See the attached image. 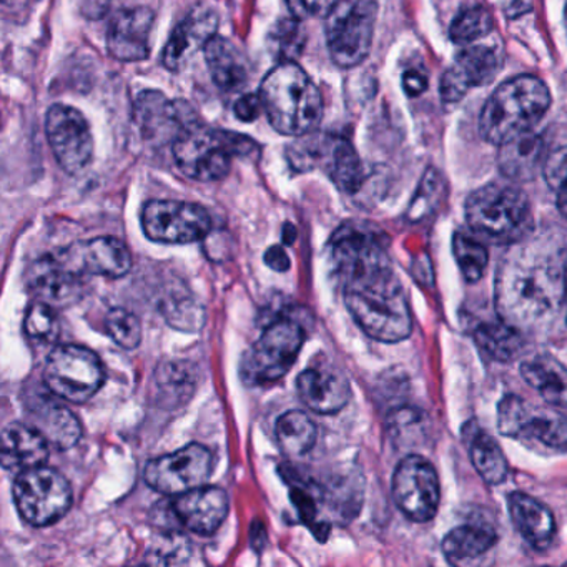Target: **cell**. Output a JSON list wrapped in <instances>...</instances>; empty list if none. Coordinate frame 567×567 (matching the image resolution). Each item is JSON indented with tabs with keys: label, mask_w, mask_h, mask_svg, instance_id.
Returning a JSON list of instances; mask_svg holds the SVG:
<instances>
[{
	"label": "cell",
	"mask_w": 567,
	"mask_h": 567,
	"mask_svg": "<svg viewBox=\"0 0 567 567\" xmlns=\"http://www.w3.org/2000/svg\"><path fill=\"white\" fill-rule=\"evenodd\" d=\"M524 241L497 268L496 310L524 337L553 338L567 327V254Z\"/></svg>",
	"instance_id": "obj_1"
},
{
	"label": "cell",
	"mask_w": 567,
	"mask_h": 567,
	"mask_svg": "<svg viewBox=\"0 0 567 567\" xmlns=\"http://www.w3.org/2000/svg\"><path fill=\"white\" fill-rule=\"evenodd\" d=\"M340 284L348 311L368 337L383 343H398L410 337L413 315L391 261L351 275Z\"/></svg>",
	"instance_id": "obj_2"
},
{
	"label": "cell",
	"mask_w": 567,
	"mask_h": 567,
	"mask_svg": "<svg viewBox=\"0 0 567 567\" xmlns=\"http://www.w3.org/2000/svg\"><path fill=\"white\" fill-rule=\"evenodd\" d=\"M261 104L271 127L288 137H303L323 121V97L310 75L293 61L280 62L261 82Z\"/></svg>",
	"instance_id": "obj_3"
},
{
	"label": "cell",
	"mask_w": 567,
	"mask_h": 567,
	"mask_svg": "<svg viewBox=\"0 0 567 567\" xmlns=\"http://www.w3.org/2000/svg\"><path fill=\"white\" fill-rule=\"evenodd\" d=\"M550 92L540 79L519 75L494 91L484 104L480 117V132L493 145L533 131L534 125L547 114Z\"/></svg>",
	"instance_id": "obj_4"
},
{
	"label": "cell",
	"mask_w": 567,
	"mask_h": 567,
	"mask_svg": "<svg viewBox=\"0 0 567 567\" xmlns=\"http://www.w3.org/2000/svg\"><path fill=\"white\" fill-rule=\"evenodd\" d=\"M466 220L474 234L499 245L520 244L534 228L529 200L513 185L489 184L473 192Z\"/></svg>",
	"instance_id": "obj_5"
},
{
	"label": "cell",
	"mask_w": 567,
	"mask_h": 567,
	"mask_svg": "<svg viewBox=\"0 0 567 567\" xmlns=\"http://www.w3.org/2000/svg\"><path fill=\"white\" fill-rule=\"evenodd\" d=\"M260 152L257 142L237 132L215 131L204 124L182 132L174 141V158L185 177L217 182L227 177L235 157Z\"/></svg>",
	"instance_id": "obj_6"
},
{
	"label": "cell",
	"mask_w": 567,
	"mask_h": 567,
	"mask_svg": "<svg viewBox=\"0 0 567 567\" xmlns=\"http://www.w3.org/2000/svg\"><path fill=\"white\" fill-rule=\"evenodd\" d=\"M378 0H338L324 18L331 61L341 69L363 64L373 45Z\"/></svg>",
	"instance_id": "obj_7"
},
{
	"label": "cell",
	"mask_w": 567,
	"mask_h": 567,
	"mask_svg": "<svg viewBox=\"0 0 567 567\" xmlns=\"http://www.w3.org/2000/svg\"><path fill=\"white\" fill-rule=\"evenodd\" d=\"M313 134L298 137L300 141L288 147L291 168L308 172L321 165L341 192L357 194L364 182V168L351 142L343 137H318Z\"/></svg>",
	"instance_id": "obj_8"
},
{
	"label": "cell",
	"mask_w": 567,
	"mask_h": 567,
	"mask_svg": "<svg viewBox=\"0 0 567 567\" xmlns=\"http://www.w3.org/2000/svg\"><path fill=\"white\" fill-rule=\"evenodd\" d=\"M12 494L22 519L35 527L58 523L72 506L71 484L45 464L18 473Z\"/></svg>",
	"instance_id": "obj_9"
},
{
	"label": "cell",
	"mask_w": 567,
	"mask_h": 567,
	"mask_svg": "<svg viewBox=\"0 0 567 567\" xmlns=\"http://www.w3.org/2000/svg\"><path fill=\"white\" fill-rule=\"evenodd\" d=\"M303 340V330L293 320L271 323L241 361L245 383L264 386L284 378L297 361Z\"/></svg>",
	"instance_id": "obj_10"
},
{
	"label": "cell",
	"mask_w": 567,
	"mask_h": 567,
	"mask_svg": "<svg viewBox=\"0 0 567 567\" xmlns=\"http://www.w3.org/2000/svg\"><path fill=\"white\" fill-rule=\"evenodd\" d=\"M104 368L94 351L79 344H61L49 354L44 381L55 396L81 404L104 384Z\"/></svg>",
	"instance_id": "obj_11"
},
{
	"label": "cell",
	"mask_w": 567,
	"mask_h": 567,
	"mask_svg": "<svg viewBox=\"0 0 567 567\" xmlns=\"http://www.w3.org/2000/svg\"><path fill=\"white\" fill-rule=\"evenodd\" d=\"M501 434L534 440L547 447L567 450V416L556 406H537L517 394H507L497 406Z\"/></svg>",
	"instance_id": "obj_12"
},
{
	"label": "cell",
	"mask_w": 567,
	"mask_h": 567,
	"mask_svg": "<svg viewBox=\"0 0 567 567\" xmlns=\"http://www.w3.org/2000/svg\"><path fill=\"white\" fill-rule=\"evenodd\" d=\"M142 228L157 244H195L210 235L212 217L202 205L190 202L152 200L142 210Z\"/></svg>",
	"instance_id": "obj_13"
},
{
	"label": "cell",
	"mask_w": 567,
	"mask_h": 567,
	"mask_svg": "<svg viewBox=\"0 0 567 567\" xmlns=\"http://www.w3.org/2000/svg\"><path fill=\"white\" fill-rule=\"evenodd\" d=\"M330 261L338 280L377 265L388 264V238L380 228L368 221H347L333 235L330 244Z\"/></svg>",
	"instance_id": "obj_14"
},
{
	"label": "cell",
	"mask_w": 567,
	"mask_h": 567,
	"mask_svg": "<svg viewBox=\"0 0 567 567\" xmlns=\"http://www.w3.org/2000/svg\"><path fill=\"white\" fill-rule=\"evenodd\" d=\"M391 493L394 503L408 519L427 523L436 516L440 507V477L426 457L410 454L394 471Z\"/></svg>",
	"instance_id": "obj_15"
},
{
	"label": "cell",
	"mask_w": 567,
	"mask_h": 567,
	"mask_svg": "<svg viewBox=\"0 0 567 567\" xmlns=\"http://www.w3.org/2000/svg\"><path fill=\"white\" fill-rule=\"evenodd\" d=\"M45 134L62 171L79 175L94 158V137L82 112L71 105L55 104L45 117Z\"/></svg>",
	"instance_id": "obj_16"
},
{
	"label": "cell",
	"mask_w": 567,
	"mask_h": 567,
	"mask_svg": "<svg viewBox=\"0 0 567 567\" xmlns=\"http://www.w3.org/2000/svg\"><path fill=\"white\" fill-rule=\"evenodd\" d=\"M214 456L202 444L192 443L175 453L155 457L145 467V481L165 496H181L204 486L210 477Z\"/></svg>",
	"instance_id": "obj_17"
},
{
	"label": "cell",
	"mask_w": 567,
	"mask_h": 567,
	"mask_svg": "<svg viewBox=\"0 0 567 567\" xmlns=\"http://www.w3.org/2000/svg\"><path fill=\"white\" fill-rule=\"evenodd\" d=\"M59 254L72 270L84 278H121L132 268V255L127 245L114 237L75 241Z\"/></svg>",
	"instance_id": "obj_18"
},
{
	"label": "cell",
	"mask_w": 567,
	"mask_h": 567,
	"mask_svg": "<svg viewBox=\"0 0 567 567\" xmlns=\"http://www.w3.org/2000/svg\"><path fill=\"white\" fill-rule=\"evenodd\" d=\"M135 122L145 137L172 141L200 124L197 112L184 101H168L161 92H142L135 102Z\"/></svg>",
	"instance_id": "obj_19"
},
{
	"label": "cell",
	"mask_w": 567,
	"mask_h": 567,
	"mask_svg": "<svg viewBox=\"0 0 567 567\" xmlns=\"http://www.w3.org/2000/svg\"><path fill=\"white\" fill-rule=\"evenodd\" d=\"M301 401L318 414H333L343 410L351 398L347 374L327 360H317L297 378Z\"/></svg>",
	"instance_id": "obj_20"
},
{
	"label": "cell",
	"mask_w": 567,
	"mask_h": 567,
	"mask_svg": "<svg viewBox=\"0 0 567 567\" xmlns=\"http://www.w3.org/2000/svg\"><path fill=\"white\" fill-rule=\"evenodd\" d=\"M499 72L496 52L484 45H471L454 59L441 79L440 94L444 104H456L471 87L491 84Z\"/></svg>",
	"instance_id": "obj_21"
},
{
	"label": "cell",
	"mask_w": 567,
	"mask_h": 567,
	"mask_svg": "<svg viewBox=\"0 0 567 567\" xmlns=\"http://www.w3.org/2000/svg\"><path fill=\"white\" fill-rule=\"evenodd\" d=\"M155 14L148 8L122 9L112 18L107 49L121 62H141L151 55Z\"/></svg>",
	"instance_id": "obj_22"
},
{
	"label": "cell",
	"mask_w": 567,
	"mask_h": 567,
	"mask_svg": "<svg viewBox=\"0 0 567 567\" xmlns=\"http://www.w3.org/2000/svg\"><path fill=\"white\" fill-rule=\"evenodd\" d=\"M85 278L72 270L61 254L41 258L29 271V287L45 303L62 307L82 295Z\"/></svg>",
	"instance_id": "obj_23"
},
{
	"label": "cell",
	"mask_w": 567,
	"mask_h": 567,
	"mask_svg": "<svg viewBox=\"0 0 567 567\" xmlns=\"http://www.w3.org/2000/svg\"><path fill=\"white\" fill-rule=\"evenodd\" d=\"M174 509L185 527L208 536L227 519L228 496L220 487L200 486L177 496Z\"/></svg>",
	"instance_id": "obj_24"
},
{
	"label": "cell",
	"mask_w": 567,
	"mask_h": 567,
	"mask_svg": "<svg viewBox=\"0 0 567 567\" xmlns=\"http://www.w3.org/2000/svg\"><path fill=\"white\" fill-rule=\"evenodd\" d=\"M217 16L214 12L197 8L187 16L172 32L162 55V64L172 72H178L192 55L204 49L208 39L215 35Z\"/></svg>",
	"instance_id": "obj_25"
},
{
	"label": "cell",
	"mask_w": 567,
	"mask_h": 567,
	"mask_svg": "<svg viewBox=\"0 0 567 567\" xmlns=\"http://www.w3.org/2000/svg\"><path fill=\"white\" fill-rule=\"evenodd\" d=\"M507 511L520 536L537 550L547 549L556 536V519L553 511L536 497L526 493H511Z\"/></svg>",
	"instance_id": "obj_26"
},
{
	"label": "cell",
	"mask_w": 567,
	"mask_h": 567,
	"mask_svg": "<svg viewBox=\"0 0 567 567\" xmlns=\"http://www.w3.org/2000/svg\"><path fill=\"white\" fill-rule=\"evenodd\" d=\"M49 447L51 444L32 424L12 423L2 433L0 461L6 470L21 473L45 464Z\"/></svg>",
	"instance_id": "obj_27"
},
{
	"label": "cell",
	"mask_w": 567,
	"mask_h": 567,
	"mask_svg": "<svg viewBox=\"0 0 567 567\" xmlns=\"http://www.w3.org/2000/svg\"><path fill=\"white\" fill-rule=\"evenodd\" d=\"M499 147L497 165H499L501 174L511 181H533L546 161L543 138L534 134L533 131L524 132V134L504 142Z\"/></svg>",
	"instance_id": "obj_28"
},
{
	"label": "cell",
	"mask_w": 567,
	"mask_h": 567,
	"mask_svg": "<svg viewBox=\"0 0 567 567\" xmlns=\"http://www.w3.org/2000/svg\"><path fill=\"white\" fill-rule=\"evenodd\" d=\"M520 377L550 406L567 410V368L550 354H530L520 363Z\"/></svg>",
	"instance_id": "obj_29"
},
{
	"label": "cell",
	"mask_w": 567,
	"mask_h": 567,
	"mask_svg": "<svg viewBox=\"0 0 567 567\" xmlns=\"http://www.w3.org/2000/svg\"><path fill=\"white\" fill-rule=\"evenodd\" d=\"M205 61L215 85L225 92H237L248 82V68L241 52L221 35H212L204 48Z\"/></svg>",
	"instance_id": "obj_30"
},
{
	"label": "cell",
	"mask_w": 567,
	"mask_h": 567,
	"mask_svg": "<svg viewBox=\"0 0 567 567\" xmlns=\"http://www.w3.org/2000/svg\"><path fill=\"white\" fill-rule=\"evenodd\" d=\"M29 424L48 440L51 447L61 451L71 450L82 437L81 421L71 410L59 404L35 408Z\"/></svg>",
	"instance_id": "obj_31"
},
{
	"label": "cell",
	"mask_w": 567,
	"mask_h": 567,
	"mask_svg": "<svg viewBox=\"0 0 567 567\" xmlns=\"http://www.w3.org/2000/svg\"><path fill=\"white\" fill-rule=\"evenodd\" d=\"M471 433H466L467 451L474 470L487 484H501L509 474V464L499 444L491 434L484 433L476 424H470Z\"/></svg>",
	"instance_id": "obj_32"
},
{
	"label": "cell",
	"mask_w": 567,
	"mask_h": 567,
	"mask_svg": "<svg viewBox=\"0 0 567 567\" xmlns=\"http://www.w3.org/2000/svg\"><path fill=\"white\" fill-rule=\"evenodd\" d=\"M524 334L516 328L511 327L506 321H489L481 323L474 330V340L483 353H486L491 360L501 361V363H511L519 358L526 348Z\"/></svg>",
	"instance_id": "obj_33"
},
{
	"label": "cell",
	"mask_w": 567,
	"mask_h": 567,
	"mask_svg": "<svg viewBox=\"0 0 567 567\" xmlns=\"http://www.w3.org/2000/svg\"><path fill=\"white\" fill-rule=\"evenodd\" d=\"M496 543L497 534L493 527L466 524L446 534L443 539V553L451 563H461L483 556Z\"/></svg>",
	"instance_id": "obj_34"
},
{
	"label": "cell",
	"mask_w": 567,
	"mask_h": 567,
	"mask_svg": "<svg viewBox=\"0 0 567 567\" xmlns=\"http://www.w3.org/2000/svg\"><path fill=\"white\" fill-rule=\"evenodd\" d=\"M277 440L290 457L303 456L317 443V426L303 411H287L277 421Z\"/></svg>",
	"instance_id": "obj_35"
},
{
	"label": "cell",
	"mask_w": 567,
	"mask_h": 567,
	"mask_svg": "<svg viewBox=\"0 0 567 567\" xmlns=\"http://www.w3.org/2000/svg\"><path fill=\"white\" fill-rule=\"evenodd\" d=\"M453 255L464 280L476 284L487 268V248L474 235L460 230L453 237Z\"/></svg>",
	"instance_id": "obj_36"
},
{
	"label": "cell",
	"mask_w": 567,
	"mask_h": 567,
	"mask_svg": "<svg viewBox=\"0 0 567 567\" xmlns=\"http://www.w3.org/2000/svg\"><path fill=\"white\" fill-rule=\"evenodd\" d=\"M494 21L484 8H470L461 12L450 28V39L457 45L480 41L493 31Z\"/></svg>",
	"instance_id": "obj_37"
},
{
	"label": "cell",
	"mask_w": 567,
	"mask_h": 567,
	"mask_svg": "<svg viewBox=\"0 0 567 567\" xmlns=\"http://www.w3.org/2000/svg\"><path fill=\"white\" fill-rule=\"evenodd\" d=\"M190 368L187 364L171 363L158 370L155 384L158 388V394L165 403L172 404L177 401H185L194 391V378H192Z\"/></svg>",
	"instance_id": "obj_38"
},
{
	"label": "cell",
	"mask_w": 567,
	"mask_h": 567,
	"mask_svg": "<svg viewBox=\"0 0 567 567\" xmlns=\"http://www.w3.org/2000/svg\"><path fill=\"white\" fill-rule=\"evenodd\" d=\"M268 44L275 58L281 59V62L293 61L305 45V32L300 21L291 18L277 22L271 29Z\"/></svg>",
	"instance_id": "obj_39"
},
{
	"label": "cell",
	"mask_w": 567,
	"mask_h": 567,
	"mask_svg": "<svg viewBox=\"0 0 567 567\" xmlns=\"http://www.w3.org/2000/svg\"><path fill=\"white\" fill-rule=\"evenodd\" d=\"M24 328L25 333L32 340L44 341V343L58 340L59 333H61V323H59L54 305L41 300L31 305L25 315Z\"/></svg>",
	"instance_id": "obj_40"
},
{
	"label": "cell",
	"mask_w": 567,
	"mask_h": 567,
	"mask_svg": "<svg viewBox=\"0 0 567 567\" xmlns=\"http://www.w3.org/2000/svg\"><path fill=\"white\" fill-rule=\"evenodd\" d=\"M105 323H107V333L118 347L125 348V350H135L141 344V320L132 311L125 310V308H112Z\"/></svg>",
	"instance_id": "obj_41"
},
{
	"label": "cell",
	"mask_w": 567,
	"mask_h": 567,
	"mask_svg": "<svg viewBox=\"0 0 567 567\" xmlns=\"http://www.w3.org/2000/svg\"><path fill=\"white\" fill-rule=\"evenodd\" d=\"M443 178L436 171H427L421 182L420 190L411 204L410 218L413 221L423 220L424 217L431 214L440 202L441 194H443Z\"/></svg>",
	"instance_id": "obj_42"
},
{
	"label": "cell",
	"mask_w": 567,
	"mask_h": 567,
	"mask_svg": "<svg viewBox=\"0 0 567 567\" xmlns=\"http://www.w3.org/2000/svg\"><path fill=\"white\" fill-rule=\"evenodd\" d=\"M543 175L546 184L553 190L559 192L567 185V147L557 148L547 155L543 165Z\"/></svg>",
	"instance_id": "obj_43"
},
{
	"label": "cell",
	"mask_w": 567,
	"mask_h": 567,
	"mask_svg": "<svg viewBox=\"0 0 567 567\" xmlns=\"http://www.w3.org/2000/svg\"><path fill=\"white\" fill-rule=\"evenodd\" d=\"M338 0H287L291 16L298 21L307 19L327 18Z\"/></svg>",
	"instance_id": "obj_44"
},
{
	"label": "cell",
	"mask_w": 567,
	"mask_h": 567,
	"mask_svg": "<svg viewBox=\"0 0 567 567\" xmlns=\"http://www.w3.org/2000/svg\"><path fill=\"white\" fill-rule=\"evenodd\" d=\"M261 111H264V104H261L260 94L244 95L234 105L235 117L240 118L241 122H247V124L257 121Z\"/></svg>",
	"instance_id": "obj_45"
},
{
	"label": "cell",
	"mask_w": 567,
	"mask_h": 567,
	"mask_svg": "<svg viewBox=\"0 0 567 567\" xmlns=\"http://www.w3.org/2000/svg\"><path fill=\"white\" fill-rule=\"evenodd\" d=\"M403 89L410 97H417L427 89V78L417 69H410L403 74Z\"/></svg>",
	"instance_id": "obj_46"
},
{
	"label": "cell",
	"mask_w": 567,
	"mask_h": 567,
	"mask_svg": "<svg viewBox=\"0 0 567 567\" xmlns=\"http://www.w3.org/2000/svg\"><path fill=\"white\" fill-rule=\"evenodd\" d=\"M264 260L271 270L280 271V274L290 270V257L281 245H274V247L268 248L265 251Z\"/></svg>",
	"instance_id": "obj_47"
},
{
	"label": "cell",
	"mask_w": 567,
	"mask_h": 567,
	"mask_svg": "<svg viewBox=\"0 0 567 567\" xmlns=\"http://www.w3.org/2000/svg\"><path fill=\"white\" fill-rule=\"evenodd\" d=\"M530 6H533L530 4V0H514L511 8L507 9V18L516 19L519 18V16L526 14Z\"/></svg>",
	"instance_id": "obj_48"
},
{
	"label": "cell",
	"mask_w": 567,
	"mask_h": 567,
	"mask_svg": "<svg viewBox=\"0 0 567 567\" xmlns=\"http://www.w3.org/2000/svg\"><path fill=\"white\" fill-rule=\"evenodd\" d=\"M557 207H559L560 214L567 218V185L557 192Z\"/></svg>",
	"instance_id": "obj_49"
},
{
	"label": "cell",
	"mask_w": 567,
	"mask_h": 567,
	"mask_svg": "<svg viewBox=\"0 0 567 567\" xmlns=\"http://www.w3.org/2000/svg\"><path fill=\"white\" fill-rule=\"evenodd\" d=\"M288 230H291V225H285V231H288ZM293 230H295V227H293ZM293 230H291V231H293ZM285 241H287V244H293L295 235H293V237H291L290 234L285 235Z\"/></svg>",
	"instance_id": "obj_50"
},
{
	"label": "cell",
	"mask_w": 567,
	"mask_h": 567,
	"mask_svg": "<svg viewBox=\"0 0 567 567\" xmlns=\"http://www.w3.org/2000/svg\"><path fill=\"white\" fill-rule=\"evenodd\" d=\"M564 22H566V32H567V6H566V11H564Z\"/></svg>",
	"instance_id": "obj_51"
}]
</instances>
